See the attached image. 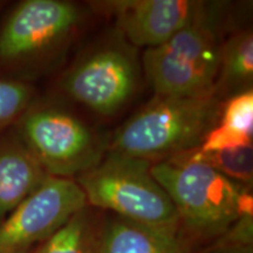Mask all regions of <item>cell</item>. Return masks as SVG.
Masks as SVG:
<instances>
[{
    "instance_id": "6da1fadb",
    "label": "cell",
    "mask_w": 253,
    "mask_h": 253,
    "mask_svg": "<svg viewBox=\"0 0 253 253\" xmlns=\"http://www.w3.org/2000/svg\"><path fill=\"white\" fill-rule=\"evenodd\" d=\"M151 173L171 199L181 226L192 236L220 239L252 216L248 186L185 154L153 163Z\"/></svg>"
},
{
    "instance_id": "7a4b0ae2",
    "label": "cell",
    "mask_w": 253,
    "mask_h": 253,
    "mask_svg": "<svg viewBox=\"0 0 253 253\" xmlns=\"http://www.w3.org/2000/svg\"><path fill=\"white\" fill-rule=\"evenodd\" d=\"M151 164L143 158L109 151L75 182L86 196L87 207L145 226L179 231L176 209L151 173Z\"/></svg>"
},
{
    "instance_id": "3957f363",
    "label": "cell",
    "mask_w": 253,
    "mask_h": 253,
    "mask_svg": "<svg viewBox=\"0 0 253 253\" xmlns=\"http://www.w3.org/2000/svg\"><path fill=\"white\" fill-rule=\"evenodd\" d=\"M218 113L214 95L156 96L120 129L110 151L151 163L177 156L199 147Z\"/></svg>"
},
{
    "instance_id": "277c9868",
    "label": "cell",
    "mask_w": 253,
    "mask_h": 253,
    "mask_svg": "<svg viewBox=\"0 0 253 253\" xmlns=\"http://www.w3.org/2000/svg\"><path fill=\"white\" fill-rule=\"evenodd\" d=\"M221 45L211 15L183 28L162 45L145 49L144 71L156 96L214 95Z\"/></svg>"
},
{
    "instance_id": "5b68a950",
    "label": "cell",
    "mask_w": 253,
    "mask_h": 253,
    "mask_svg": "<svg viewBox=\"0 0 253 253\" xmlns=\"http://www.w3.org/2000/svg\"><path fill=\"white\" fill-rule=\"evenodd\" d=\"M15 131L48 176L72 179L102 158L93 131L77 116L54 107H30L15 122Z\"/></svg>"
},
{
    "instance_id": "8992f818",
    "label": "cell",
    "mask_w": 253,
    "mask_h": 253,
    "mask_svg": "<svg viewBox=\"0 0 253 253\" xmlns=\"http://www.w3.org/2000/svg\"><path fill=\"white\" fill-rule=\"evenodd\" d=\"M86 207V196L74 179L48 176L0 221V253L33 252Z\"/></svg>"
},
{
    "instance_id": "52a82bcc",
    "label": "cell",
    "mask_w": 253,
    "mask_h": 253,
    "mask_svg": "<svg viewBox=\"0 0 253 253\" xmlns=\"http://www.w3.org/2000/svg\"><path fill=\"white\" fill-rule=\"evenodd\" d=\"M80 12L61 0H25L15 7L0 30V61L23 63L67 39L77 27Z\"/></svg>"
},
{
    "instance_id": "ba28073f",
    "label": "cell",
    "mask_w": 253,
    "mask_h": 253,
    "mask_svg": "<svg viewBox=\"0 0 253 253\" xmlns=\"http://www.w3.org/2000/svg\"><path fill=\"white\" fill-rule=\"evenodd\" d=\"M135 84L132 59L125 50L108 47L78 63L63 80V89L94 112L110 115L130 99Z\"/></svg>"
},
{
    "instance_id": "9c48e42d",
    "label": "cell",
    "mask_w": 253,
    "mask_h": 253,
    "mask_svg": "<svg viewBox=\"0 0 253 253\" xmlns=\"http://www.w3.org/2000/svg\"><path fill=\"white\" fill-rule=\"evenodd\" d=\"M99 5L115 18L120 30L134 45L147 49L211 17L209 5L190 0H119Z\"/></svg>"
},
{
    "instance_id": "30bf717a",
    "label": "cell",
    "mask_w": 253,
    "mask_h": 253,
    "mask_svg": "<svg viewBox=\"0 0 253 253\" xmlns=\"http://www.w3.org/2000/svg\"><path fill=\"white\" fill-rule=\"evenodd\" d=\"M48 177L17 131L0 132V221Z\"/></svg>"
},
{
    "instance_id": "8fae6325",
    "label": "cell",
    "mask_w": 253,
    "mask_h": 253,
    "mask_svg": "<svg viewBox=\"0 0 253 253\" xmlns=\"http://www.w3.org/2000/svg\"><path fill=\"white\" fill-rule=\"evenodd\" d=\"M97 253H192L179 231L142 225L113 216L100 225Z\"/></svg>"
},
{
    "instance_id": "7c38bea8",
    "label": "cell",
    "mask_w": 253,
    "mask_h": 253,
    "mask_svg": "<svg viewBox=\"0 0 253 253\" xmlns=\"http://www.w3.org/2000/svg\"><path fill=\"white\" fill-rule=\"evenodd\" d=\"M253 91L235 94L220 113V122L204 136L198 148L202 153H210L231 148L252 145L253 138Z\"/></svg>"
},
{
    "instance_id": "4fadbf2b",
    "label": "cell",
    "mask_w": 253,
    "mask_h": 253,
    "mask_svg": "<svg viewBox=\"0 0 253 253\" xmlns=\"http://www.w3.org/2000/svg\"><path fill=\"white\" fill-rule=\"evenodd\" d=\"M253 36L251 31L239 32L221 45L219 75L216 90L240 91L252 89Z\"/></svg>"
},
{
    "instance_id": "5bb4252c",
    "label": "cell",
    "mask_w": 253,
    "mask_h": 253,
    "mask_svg": "<svg viewBox=\"0 0 253 253\" xmlns=\"http://www.w3.org/2000/svg\"><path fill=\"white\" fill-rule=\"evenodd\" d=\"M100 225L84 208L38 246L33 253H97Z\"/></svg>"
},
{
    "instance_id": "9a60e30c",
    "label": "cell",
    "mask_w": 253,
    "mask_h": 253,
    "mask_svg": "<svg viewBox=\"0 0 253 253\" xmlns=\"http://www.w3.org/2000/svg\"><path fill=\"white\" fill-rule=\"evenodd\" d=\"M186 156L192 160L201 161L216 171L224 175L227 178L232 179L239 184H252L253 178V147L231 148L210 153H202L197 149L186 151Z\"/></svg>"
},
{
    "instance_id": "2e32d148",
    "label": "cell",
    "mask_w": 253,
    "mask_h": 253,
    "mask_svg": "<svg viewBox=\"0 0 253 253\" xmlns=\"http://www.w3.org/2000/svg\"><path fill=\"white\" fill-rule=\"evenodd\" d=\"M32 89L20 81L0 78V132L31 107Z\"/></svg>"
},
{
    "instance_id": "e0dca14e",
    "label": "cell",
    "mask_w": 253,
    "mask_h": 253,
    "mask_svg": "<svg viewBox=\"0 0 253 253\" xmlns=\"http://www.w3.org/2000/svg\"><path fill=\"white\" fill-rule=\"evenodd\" d=\"M210 253H252V246L217 245Z\"/></svg>"
},
{
    "instance_id": "ac0fdd59",
    "label": "cell",
    "mask_w": 253,
    "mask_h": 253,
    "mask_svg": "<svg viewBox=\"0 0 253 253\" xmlns=\"http://www.w3.org/2000/svg\"><path fill=\"white\" fill-rule=\"evenodd\" d=\"M31 253H33V252H31Z\"/></svg>"
}]
</instances>
